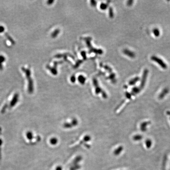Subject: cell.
<instances>
[{
    "label": "cell",
    "instance_id": "6da1fadb",
    "mask_svg": "<svg viewBox=\"0 0 170 170\" xmlns=\"http://www.w3.org/2000/svg\"><path fill=\"white\" fill-rule=\"evenodd\" d=\"M21 70L23 71L27 77L28 81V90L29 92L32 93L34 90V84L33 81L31 76V72L29 69L26 68L24 67H21Z\"/></svg>",
    "mask_w": 170,
    "mask_h": 170
},
{
    "label": "cell",
    "instance_id": "7a4b0ae2",
    "mask_svg": "<svg viewBox=\"0 0 170 170\" xmlns=\"http://www.w3.org/2000/svg\"><path fill=\"white\" fill-rule=\"evenodd\" d=\"M151 59L153 61L157 63L161 68L163 69H166L167 68V65L165 63L162 59L156 56H152L151 57Z\"/></svg>",
    "mask_w": 170,
    "mask_h": 170
},
{
    "label": "cell",
    "instance_id": "3957f363",
    "mask_svg": "<svg viewBox=\"0 0 170 170\" xmlns=\"http://www.w3.org/2000/svg\"><path fill=\"white\" fill-rule=\"evenodd\" d=\"M148 70L147 69H145L143 72V74H142V78L141 79V84L140 86L141 87H143L145 86L146 82V80L147 78V76L148 74Z\"/></svg>",
    "mask_w": 170,
    "mask_h": 170
},
{
    "label": "cell",
    "instance_id": "277c9868",
    "mask_svg": "<svg viewBox=\"0 0 170 170\" xmlns=\"http://www.w3.org/2000/svg\"><path fill=\"white\" fill-rule=\"evenodd\" d=\"M123 52L125 55H126L131 58H134L136 56V55L135 52L127 49H124L123 51Z\"/></svg>",
    "mask_w": 170,
    "mask_h": 170
},
{
    "label": "cell",
    "instance_id": "5b68a950",
    "mask_svg": "<svg viewBox=\"0 0 170 170\" xmlns=\"http://www.w3.org/2000/svg\"><path fill=\"white\" fill-rule=\"evenodd\" d=\"M6 61V58L3 55H0V71H2L3 69V63Z\"/></svg>",
    "mask_w": 170,
    "mask_h": 170
},
{
    "label": "cell",
    "instance_id": "8992f818",
    "mask_svg": "<svg viewBox=\"0 0 170 170\" xmlns=\"http://www.w3.org/2000/svg\"><path fill=\"white\" fill-rule=\"evenodd\" d=\"M5 36H6V38H7V39H8L12 45H15V41L14 40V39H13L12 37L8 33H5Z\"/></svg>",
    "mask_w": 170,
    "mask_h": 170
},
{
    "label": "cell",
    "instance_id": "52a82bcc",
    "mask_svg": "<svg viewBox=\"0 0 170 170\" xmlns=\"http://www.w3.org/2000/svg\"><path fill=\"white\" fill-rule=\"evenodd\" d=\"M139 80H140V78L139 77H138V76L134 78H133L132 79V80L130 81L129 84H130V85L131 86L133 85L136 83L138 81H139Z\"/></svg>",
    "mask_w": 170,
    "mask_h": 170
},
{
    "label": "cell",
    "instance_id": "ba28073f",
    "mask_svg": "<svg viewBox=\"0 0 170 170\" xmlns=\"http://www.w3.org/2000/svg\"><path fill=\"white\" fill-rule=\"evenodd\" d=\"M152 32L154 35L156 37H158L160 36V30L157 28H154Z\"/></svg>",
    "mask_w": 170,
    "mask_h": 170
},
{
    "label": "cell",
    "instance_id": "9c48e42d",
    "mask_svg": "<svg viewBox=\"0 0 170 170\" xmlns=\"http://www.w3.org/2000/svg\"><path fill=\"white\" fill-rule=\"evenodd\" d=\"M81 166L79 165H72L70 168V170H78L80 169Z\"/></svg>",
    "mask_w": 170,
    "mask_h": 170
},
{
    "label": "cell",
    "instance_id": "30bf717a",
    "mask_svg": "<svg viewBox=\"0 0 170 170\" xmlns=\"http://www.w3.org/2000/svg\"><path fill=\"white\" fill-rule=\"evenodd\" d=\"M50 141H51V143L52 144L55 145L57 143L58 140H57V139H56L55 138H52V139H51Z\"/></svg>",
    "mask_w": 170,
    "mask_h": 170
},
{
    "label": "cell",
    "instance_id": "8fae6325",
    "mask_svg": "<svg viewBox=\"0 0 170 170\" xmlns=\"http://www.w3.org/2000/svg\"><path fill=\"white\" fill-rule=\"evenodd\" d=\"M5 27L2 26H0V33H2L5 32Z\"/></svg>",
    "mask_w": 170,
    "mask_h": 170
},
{
    "label": "cell",
    "instance_id": "7c38bea8",
    "mask_svg": "<svg viewBox=\"0 0 170 170\" xmlns=\"http://www.w3.org/2000/svg\"><path fill=\"white\" fill-rule=\"evenodd\" d=\"M133 0H129L127 2V5L129 6H132L133 5Z\"/></svg>",
    "mask_w": 170,
    "mask_h": 170
},
{
    "label": "cell",
    "instance_id": "4fadbf2b",
    "mask_svg": "<svg viewBox=\"0 0 170 170\" xmlns=\"http://www.w3.org/2000/svg\"><path fill=\"white\" fill-rule=\"evenodd\" d=\"M55 170H62V168L61 166H58L56 168Z\"/></svg>",
    "mask_w": 170,
    "mask_h": 170
},
{
    "label": "cell",
    "instance_id": "5bb4252c",
    "mask_svg": "<svg viewBox=\"0 0 170 170\" xmlns=\"http://www.w3.org/2000/svg\"><path fill=\"white\" fill-rule=\"evenodd\" d=\"M53 2V1H49L48 2V4H49V5H51V2Z\"/></svg>",
    "mask_w": 170,
    "mask_h": 170
}]
</instances>
